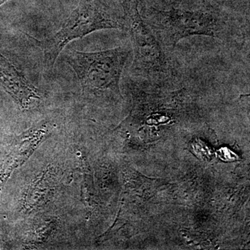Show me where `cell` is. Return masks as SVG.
Instances as JSON below:
<instances>
[{
  "instance_id": "obj_1",
  "label": "cell",
  "mask_w": 250,
  "mask_h": 250,
  "mask_svg": "<svg viewBox=\"0 0 250 250\" xmlns=\"http://www.w3.org/2000/svg\"><path fill=\"white\" fill-rule=\"evenodd\" d=\"M130 53L124 47L94 52L70 49L65 52V60L76 74L83 93H110L122 98L120 83Z\"/></svg>"
},
{
  "instance_id": "obj_2",
  "label": "cell",
  "mask_w": 250,
  "mask_h": 250,
  "mask_svg": "<svg viewBox=\"0 0 250 250\" xmlns=\"http://www.w3.org/2000/svg\"><path fill=\"white\" fill-rule=\"evenodd\" d=\"M103 29L126 30V20L113 17L90 4H80L57 32L39 42L45 68L53 70L59 54L69 42Z\"/></svg>"
},
{
  "instance_id": "obj_3",
  "label": "cell",
  "mask_w": 250,
  "mask_h": 250,
  "mask_svg": "<svg viewBox=\"0 0 250 250\" xmlns=\"http://www.w3.org/2000/svg\"><path fill=\"white\" fill-rule=\"evenodd\" d=\"M163 47L174 49L179 41L193 36L222 39L228 22L205 12H154L144 19Z\"/></svg>"
},
{
  "instance_id": "obj_4",
  "label": "cell",
  "mask_w": 250,
  "mask_h": 250,
  "mask_svg": "<svg viewBox=\"0 0 250 250\" xmlns=\"http://www.w3.org/2000/svg\"><path fill=\"white\" fill-rule=\"evenodd\" d=\"M125 20L134 52L133 71L153 81H164L170 77L172 62L147 23L135 9Z\"/></svg>"
},
{
  "instance_id": "obj_5",
  "label": "cell",
  "mask_w": 250,
  "mask_h": 250,
  "mask_svg": "<svg viewBox=\"0 0 250 250\" xmlns=\"http://www.w3.org/2000/svg\"><path fill=\"white\" fill-rule=\"evenodd\" d=\"M0 84L23 109L30 108L41 100L39 90L1 54Z\"/></svg>"
},
{
  "instance_id": "obj_6",
  "label": "cell",
  "mask_w": 250,
  "mask_h": 250,
  "mask_svg": "<svg viewBox=\"0 0 250 250\" xmlns=\"http://www.w3.org/2000/svg\"><path fill=\"white\" fill-rule=\"evenodd\" d=\"M170 121V117L167 113L159 112L149 115L146 120V123L149 126H158L167 124Z\"/></svg>"
},
{
  "instance_id": "obj_7",
  "label": "cell",
  "mask_w": 250,
  "mask_h": 250,
  "mask_svg": "<svg viewBox=\"0 0 250 250\" xmlns=\"http://www.w3.org/2000/svg\"><path fill=\"white\" fill-rule=\"evenodd\" d=\"M219 155H220L222 159L226 161H233L238 159V156L228 148H223L219 150Z\"/></svg>"
}]
</instances>
